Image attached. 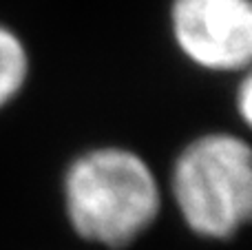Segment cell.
Here are the masks:
<instances>
[{
  "instance_id": "obj_1",
  "label": "cell",
  "mask_w": 252,
  "mask_h": 250,
  "mask_svg": "<svg viewBox=\"0 0 252 250\" xmlns=\"http://www.w3.org/2000/svg\"><path fill=\"white\" fill-rule=\"evenodd\" d=\"M161 184L146 157L126 146L89 149L66 166L62 206L89 244L120 250L135 244L161 211Z\"/></svg>"
},
{
  "instance_id": "obj_2",
  "label": "cell",
  "mask_w": 252,
  "mask_h": 250,
  "mask_svg": "<svg viewBox=\"0 0 252 250\" xmlns=\"http://www.w3.org/2000/svg\"><path fill=\"white\" fill-rule=\"evenodd\" d=\"M182 221L201 239H232L252 215V151L228 131L197 135L177 153L168 182Z\"/></svg>"
},
{
  "instance_id": "obj_3",
  "label": "cell",
  "mask_w": 252,
  "mask_h": 250,
  "mask_svg": "<svg viewBox=\"0 0 252 250\" xmlns=\"http://www.w3.org/2000/svg\"><path fill=\"white\" fill-rule=\"evenodd\" d=\"M175 47L210 73H241L252 58L250 0H173L168 11Z\"/></svg>"
},
{
  "instance_id": "obj_4",
  "label": "cell",
  "mask_w": 252,
  "mask_h": 250,
  "mask_svg": "<svg viewBox=\"0 0 252 250\" xmlns=\"http://www.w3.org/2000/svg\"><path fill=\"white\" fill-rule=\"evenodd\" d=\"M29 71L31 58L25 40L0 22V111L22 93Z\"/></svg>"
},
{
  "instance_id": "obj_5",
  "label": "cell",
  "mask_w": 252,
  "mask_h": 250,
  "mask_svg": "<svg viewBox=\"0 0 252 250\" xmlns=\"http://www.w3.org/2000/svg\"><path fill=\"white\" fill-rule=\"evenodd\" d=\"M235 109L239 113L241 122L244 124H250V118H252V80L250 75H244L235 91Z\"/></svg>"
}]
</instances>
